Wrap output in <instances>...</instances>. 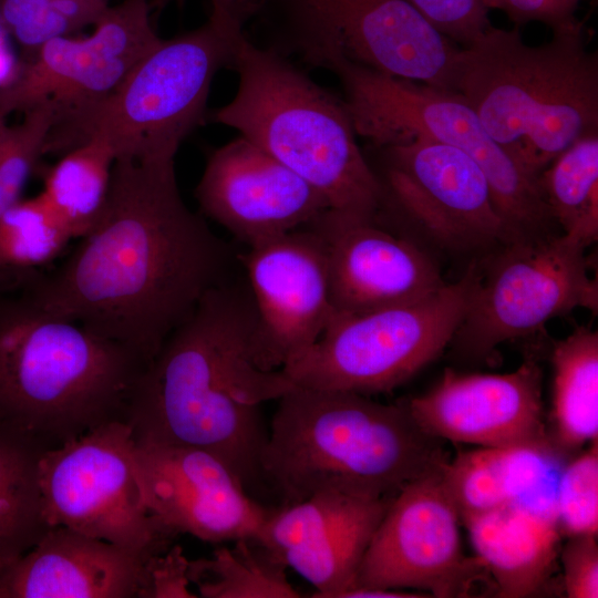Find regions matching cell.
Returning a JSON list of instances; mask_svg holds the SVG:
<instances>
[{
	"mask_svg": "<svg viewBox=\"0 0 598 598\" xmlns=\"http://www.w3.org/2000/svg\"><path fill=\"white\" fill-rule=\"evenodd\" d=\"M52 272L21 279L53 316L145 365L213 288L243 272L238 252L184 202L175 159L116 158L96 224Z\"/></svg>",
	"mask_w": 598,
	"mask_h": 598,
	"instance_id": "6da1fadb",
	"label": "cell"
},
{
	"mask_svg": "<svg viewBox=\"0 0 598 598\" xmlns=\"http://www.w3.org/2000/svg\"><path fill=\"white\" fill-rule=\"evenodd\" d=\"M256 322L245 274L209 290L142 370L124 419L135 441L214 454L247 492L264 484L260 458L268 427L261 404L296 385L281 369L254 364Z\"/></svg>",
	"mask_w": 598,
	"mask_h": 598,
	"instance_id": "7a4b0ae2",
	"label": "cell"
},
{
	"mask_svg": "<svg viewBox=\"0 0 598 598\" xmlns=\"http://www.w3.org/2000/svg\"><path fill=\"white\" fill-rule=\"evenodd\" d=\"M447 461L405 402L295 385L278 399L260 470L285 505L324 492L394 496Z\"/></svg>",
	"mask_w": 598,
	"mask_h": 598,
	"instance_id": "3957f363",
	"label": "cell"
},
{
	"mask_svg": "<svg viewBox=\"0 0 598 598\" xmlns=\"http://www.w3.org/2000/svg\"><path fill=\"white\" fill-rule=\"evenodd\" d=\"M585 40L579 20L553 30L542 45L492 25L456 56L451 91L537 178L577 140L598 133V56Z\"/></svg>",
	"mask_w": 598,
	"mask_h": 598,
	"instance_id": "277c9868",
	"label": "cell"
},
{
	"mask_svg": "<svg viewBox=\"0 0 598 598\" xmlns=\"http://www.w3.org/2000/svg\"><path fill=\"white\" fill-rule=\"evenodd\" d=\"M145 368L124 347L0 293V424L49 448L125 419Z\"/></svg>",
	"mask_w": 598,
	"mask_h": 598,
	"instance_id": "5b68a950",
	"label": "cell"
},
{
	"mask_svg": "<svg viewBox=\"0 0 598 598\" xmlns=\"http://www.w3.org/2000/svg\"><path fill=\"white\" fill-rule=\"evenodd\" d=\"M231 69L237 91L209 120L236 130L290 168L326 198L329 209L378 219L385 188L359 147L344 101L247 34Z\"/></svg>",
	"mask_w": 598,
	"mask_h": 598,
	"instance_id": "8992f818",
	"label": "cell"
},
{
	"mask_svg": "<svg viewBox=\"0 0 598 598\" xmlns=\"http://www.w3.org/2000/svg\"><path fill=\"white\" fill-rule=\"evenodd\" d=\"M252 9V0L212 1L203 24L161 39L105 99L53 126L45 154L60 156L97 138L115 159H175L206 120L212 83L221 69H231Z\"/></svg>",
	"mask_w": 598,
	"mask_h": 598,
	"instance_id": "52a82bcc",
	"label": "cell"
},
{
	"mask_svg": "<svg viewBox=\"0 0 598 598\" xmlns=\"http://www.w3.org/2000/svg\"><path fill=\"white\" fill-rule=\"evenodd\" d=\"M329 68L341 82L358 136L379 147L414 136L452 145L482 169L514 239L556 233L538 178L492 138L461 94L344 61Z\"/></svg>",
	"mask_w": 598,
	"mask_h": 598,
	"instance_id": "ba28073f",
	"label": "cell"
},
{
	"mask_svg": "<svg viewBox=\"0 0 598 598\" xmlns=\"http://www.w3.org/2000/svg\"><path fill=\"white\" fill-rule=\"evenodd\" d=\"M264 48L316 68L344 61L451 91L460 47L406 0H256Z\"/></svg>",
	"mask_w": 598,
	"mask_h": 598,
	"instance_id": "9c48e42d",
	"label": "cell"
},
{
	"mask_svg": "<svg viewBox=\"0 0 598 598\" xmlns=\"http://www.w3.org/2000/svg\"><path fill=\"white\" fill-rule=\"evenodd\" d=\"M477 278L473 260L461 279L417 301L361 315L332 312L319 338L281 370L299 386L390 392L451 343Z\"/></svg>",
	"mask_w": 598,
	"mask_h": 598,
	"instance_id": "30bf717a",
	"label": "cell"
},
{
	"mask_svg": "<svg viewBox=\"0 0 598 598\" xmlns=\"http://www.w3.org/2000/svg\"><path fill=\"white\" fill-rule=\"evenodd\" d=\"M586 247L553 233L513 239L478 262L467 311L451 344L480 360L503 342L540 330L550 319L584 308L597 315L598 282L588 272Z\"/></svg>",
	"mask_w": 598,
	"mask_h": 598,
	"instance_id": "8fae6325",
	"label": "cell"
},
{
	"mask_svg": "<svg viewBox=\"0 0 598 598\" xmlns=\"http://www.w3.org/2000/svg\"><path fill=\"white\" fill-rule=\"evenodd\" d=\"M136 442L123 420L48 448L40 485L49 525L63 526L126 549L153 555L172 545L145 505Z\"/></svg>",
	"mask_w": 598,
	"mask_h": 598,
	"instance_id": "7c38bea8",
	"label": "cell"
},
{
	"mask_svg": "<svg viewBox=\"0 0 598 598\" xmlns=\"http://www.w3.org/2000/svg\"><path fill=\"white\" fill-rule=\"evenodd\" d=\"M151 10V0H122L106 8L90 34L52 39L20 59L16 76L0 89V112L48 103L58 125L105 99L161 41Z\"/></svg>",
	"mask_w": 598,
	"mask_h": 598,
	"instance_id": "4fadbf2b",
	"label": "cell"
},
{
	"mask_svg": "<svg viewBox=\"0 0 598 598\" xmlns=\"http://www.w3.org/2000/svg\"><path fill=\"white\" fill-rule=\"evenodd\" d=\"M443 466L394 495L365 550L353 587L415 589L437 598L468 597L478 581L489 577L477 557L468 558L462 550L461 518L446 489Z\"/></svg>",
	"mask_w": 598,
	"mask_h": 598,
	"instance_id": "5bb4252c",
	"label": "cell"
},
{
	"mask_svg": "<svg viewBox=\"0 0 598 598\" xmlns=\"http://www.w3.org/2000/svg\"><path fill=\"white\" fill-rule=\"evenodd\" d=\"M382 148L386 198L441 247L485 255L514 239L485 175L463 151L425 136Z\"/></svg>",
	"mask_w": 598,
	"mask_h": 598,
	"instance_id": "9a60e30c",
	"label": "cell"
},
{
	"mask_svg": "<svg viewBox=\"0 0 598 598\" xmlns=\"http://www.w3.org/2000/svg\"><path fill=\"white\" fill-rule=\"evenodd\" d=\"M256 306L254 364L282 369L321 334L333 310L324 243L309 225L239 255Z\"/></svg>",
	"mask_w": 598,
	"mask_h": 598,
	"instance_id": "2e32d148",
	"label": "cell"
},
{
	"mask_svg": "<svg viewBox=\"0 0 598 598\" xmlns=\"http://www.w3.org/2000/svg\"><path fill=\"white\" fill-rule=\"evenodd\" d=\"M543 371L528 357L508 373L445 369L429 392L404 401L426 434L441 441L555 455L542 399Z\"/></svg>",
	"mask_w": 598,
	"mask_h": 598,
	"instance_id": "e0dca14e",
	"label": "cell"
},
{
	"mask_svg": "<svg viewBox=\"0 0 598 598\" xmlns=\"http://www.w3.org/2000/svg\"><path fill=\"white\" fill-rule=\"evenodd\" d=\"M135 442L145 505L163 532L214 544L258 535L269 509L217 456L194 446Z\"/></svg>",
	"mask_w": 598,
	"mask_h": 598,
	"instance_id": "ac0fdd59",
	"label": "cell"
},
{
	"mask_svg": "<svg viewBox=\"0 0 598 598\" xmlns=\"http://www.w3.org/2000/svg\"><path fill=\"white\" fill-rule=\"evenodd\" d=\"M195 198L204 217L248 247L305 227L329 209L316 188L240 135L208 156Z\"/></svg>",
	"mask_w": 598,
	"mask_h": 598,
	"instance_id": "d6986e66",
	"label": "cell"
},
{
	"mask_svg": "<svg viewBox=\"0 0 598 598\" xmlns=\"http://www.w3.org/2000/svg\"><path fill=\"white\" fill-rule=\"evenodd\" d=\"M394 496L324 492L269 509L255 537L315 588L340 598L355 582L371 538Z\"/></svg>",
	"mask_w": 598,
	"mask_h": 598,
	"instance_id": "ffe728a7",
	"label": "cell"
},
{
	"mask_svg": "<svg viewBox=\"0 0 598 598\" xmlns=\"http://www.w3.org/2000/svg\"><path fill=\"white\" fill-rule=\"evenodd\" d=\"M308 225L326 246L333 312L361 315L411 303L446 285L423 249L378 219L328 209Z\"/></svg>",
	"mask_w": 598,
	"mask_h": 598,
	"instance_id": "44dd1931",
	"label": "cell"
},
{
	"mask_svg": "<svg viewBox=\"0 0 598 598\" xmlns=\"http://www.w3.org/2000/svg\"><path fill=\"white\" fill-rule=\"evenodd\" d=\"M151 556L52 526L0 571V598H145Z\"/></svg>",
	"mask_w": 598,
	"mask_h": 598,
	"instance_id": "7402d4cb",
	"label": "cell"
},
{
	"mask_svg": "<svg viewBox=\"0 0 598 598\" xmlns=\"http://www.w3.org/2000/svg\"><path fill=\"white\" fill-rule=\"evenodd\" d=\"M464 524L497 597H532L547 585L560 538L553 511L533 509L516 499Z\"/></svg>",
	"mask_w": 598,
	"mask_h": 598,
	"instance_id": "603a6c76",
	"label": "cell"
},
{
	"mask_svg": "<svg viewBox=\"0 0 598 598\" xmlns=\"http://www.w3.org/2000/svg\"><path fill=\"white\" fill-rule=\"evenodd\" d=\"M551 427L555 455L581 448L598 437V334L577 327L551 351Z\"/></svg>",
	"mask_w": 598,
	"mask_h": 598,
	"instance_id": "cb8c5ba5",
	"label": "cell"
},
{
	"mask_svg": "<svg viewBox=\"0 0 598 598\" xmlns=\"http://www.w3.org/2000/svg\"><path fill=\"white\" fill-rule=\"evenodd\" d=\"M48 448L31 435L0 424V571L51 527L40 485V462Z\"/></svg>",
	"mask_w": 598,
	"mask_h": 598,
	"instance_id": "d4e9b609",
	"label": "cell"
},
{
	"mask_svg": "<svg viewBox=\"0 0 598 598\" xmlns=\"http://www.w3.org/2000/svg\"><path fill=\"white\" fill-rule=\"evenodd\" d=\"M542 456L527 451L480 447L447 461L442 475L462 522L517 499L534 481Z\"/></svg>",
	"mask_w": 598,
	"mask_h": 598,
	"instance_id": "484cf974",
	"label": "cell"
},
{
	"mask_svg": "<svg viewBox=\"0 0 598 598\" xmlns=\"http://www.w3.org/2000/svg\"><path fill=\"white\" fill-rule=\"evenodd\" d=\"M114 162L107 144L91 138L61 154L47 169L40 195L73 239L84 236L102 215Z\"/></svg>",
	"mask_w": 598,
	"mask_h": 598,
	"instance_id": "4316f807",
	"label": "cell"
},
{
	"mask_svg": "<svg viewBox=\"0 0 598 598\" xmlns=\"http://www.w3.org/2000/svg\"><path fill=\"white\" fill-rule=\"evenodd\" d=\"M286 565L257 538H240L209 557L189 559L188 578L203 598H298Z\"/></svg>",
	"mask_w": 598,
	"mask_h": 598,
	"instance_id": "83f0119b",
	"label": "cell"
},
{
	"mask_svg": "<svg viewBox=\"0 0 598 598\" xmlns=\"http://www.w3.org/2000/svg\"><path fill=\"white\" fill-rule=\"evenodd\" d=\"M549 214L586 248L598 237V133L573 143L538 175Z\"/></svg>",
	"mask_w": 598,
	"mask_h": 598,
	"instance_id": "f1b7e54d",
	"label": "cell"
},
{
	"mask_svg": "<svg viewBox=\"0 0 598 598\" xmlns=\"http://www.w3.org/2000/svg\"><path fill=\"white\" fill-rule=\"evenodd\" d=\"M72 239L40 194L20 199L0 215V277L49 264Z\"/></svg>",
	"mask_w": 598,
	"mask_h": 598,
	"instance_id": "f546056e",
	"label": "cell"
},
{
	"mask_svg": "<svg viewBox=\"0 0 598 598\" xmlns=\"http://www.w3.org/2000/svg\"><path fill=\"white\" fill-rule=\"evenodd\" d=\"M109 0H0V22L28 58L45 42L99 20Z\"/></svg>",
	"mask_w": 598,
	"mask_h": 598,
	"instance_id": "4dcf8cb0",
	"label": "cell"
},
{
	"mask_svg": "<svg viewBox=\"0 0 598 598\" xmlns=\"http://www.w3.org/2000/svg\"><path fill=\"white\" fill-rule=\"evenodd\" d=\"M54 122L52 105L38 104L25 111L22 122L9 127L0 141V215L21 199L31 173L44 155Z\"/></svg>",
	"mask_w": 598,
	"mask_h": 598,
	"instance_id": "1f68e13d",
	"label": "cell"
},
{
	"mask_svg": "<svg viewBox=\"0 0 598 598\" xmlns=\"http://www.w3.org/2000/svg\"><path fill=\"white\" fill-rule=\"evenodd\" d=\"M553 515L561 534L598 533V444L577 455L564 470L557 486Z\"/></svg>",
	"mask_w": 598,
	"mask_h": 598,
	"instance_id": "d6a6232c",
	"label": "cell"
},
{
	"mask_svg": "<svg viewBox=\"0 0 598 598\" xmlns=\"http://www.w3.org/2000/svg\"><path fill=\"white\" fill-rule=\"evenodd\" d=\"M441 34L460 43L472 45L491 27L485 0H406Z\"/></svg>",
	"mask_w": 598,
	"mask_h": 598,
	"instance_id": "836d02e7",
	"label": "cell"
},
{
	"mask_svg": "<svg viewBox=\"0 0 598 598\" xmlns=\"http://www.w3.org/2000/svg\"><path fill=\"white\" fill-rule=\"evenodd\" d=\"M564 588L569 598L598 597L597 536H571L561 548Z\"/></svg>",
	"mask_w": 598,
	"mask_h": 598,
	"instance_id": "e575fe53",
	"label": "cell"
},
{
	"mask_svg": "<svg viewBox=\"0 0 598 598\" xmlns=\"http://www.w3.org/2000/svg\"><path fill=\"white\" fill-rule=\"evenodd\" d=\"M189 559L179 545H171L147 560L145 598H194L188 578Z\"/></svg>",
	"mask_w": 598,
	"mask_h": 598,
	"instance_id": "d590c367",
	"label": "cell"
},
{
	"mask_svg": "<svg viewBox=\"0 0 598 598\" xmlns=\"http://www.w3.org/2000/svg\"><path fill=\"white\" fill-rule=\"evenodd\" d=\"M580 0H485L487 7L504 11L518 23L542 22L556 30L577 21Z\"/></svg>",
	"mask_w": 598,
	"mask_h": 598,
	"instance_id": "8d00e7d4",
	"label": "cell"
},
{
	"mask_svg": "<svg viewBox=\"0 0 598 598\" xmlns=\"http://www.w3.org/2000/svg\"><path fill=\"white\" fill-rule=\"evenodd\" d=\"M11 38L0 22V89L17 74L20 59H17L11 45Z\"/></svg>",
	"mask_w": 598,
	"mask_h": 598,
	"instance_id": "74e56055",
	"label": "cell"
},
{
	"mask_svg": "<svg viewBox=\"0 0 598 598\" xmlns=\"http://www.w3.org/2000/svg\"><path fill=\"white\" fill-rule=\"evenodd\" d=\"M410 597H423V596L413 594L406 590L362 588V587H352L346 590L340 596V598H410Z\"/></svg>",
	"mask_w": 598,
	"mask_h": 598,
	"instance_id": "f35d334b",
	"label": "cell"
},
{
	"mask_svg": "<svg viewBox=\"0 0 598 598\" xmlns=\"http://www.w3.org/2000/svg\"><path fill=\"white\" fill-rule=\"evenodd\" d=\"M7 115H4L2 112H0V141L4 137V135L9 131V125L7 124Z\"/></svg>",
	"mask_w": 598,
	"mask_h": 598,
	"instance_id": "ab89813d",
	"label": "cell"
},
{
	"mask_svg": "<svg viewBox=\"0 0 598 598\" xmlns=\"http://www.w3.org/2000/svg\"><path fill=\"white\" fill-rule=\"evenodd\" d=\"M168 1H171V0H151V4H152V8L155 7V6H161V7H163V6L166 4ZM210 1H214V0H210Z\"/></svg>",
	"mask_w": 598,
	"mask_h": 598,
	"instance_id": "60d3db41",
	"label": "cell"
}]
</instances>
